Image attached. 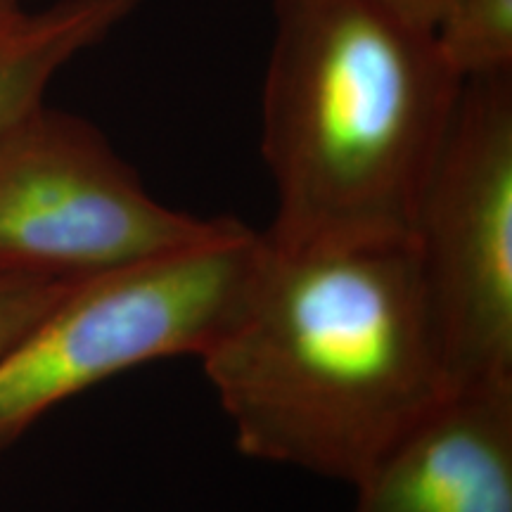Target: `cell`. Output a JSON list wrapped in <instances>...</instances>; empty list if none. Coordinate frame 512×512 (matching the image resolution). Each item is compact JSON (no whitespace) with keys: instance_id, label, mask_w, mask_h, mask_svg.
<instances>
[{"instance_id":"cell-9","label":"cell","mask_w":512,"mask_h":512,"mask_svg":"<svg viewBox=\"0 0 512 512\" xmlns=\"http://www.w3.org/2000/svg\"><path fill=\"white\" fill-rule=\"evenodd\" d=\"M81 278L0 275V356L24 337Z\"/></svg>"},{"instance_id":"cell-4","label":"cell","mask_w":512,"mask_h":512,"mask_svg":"<svg viewBox=\"0 0 512 512\" xmlns=\"http://www.w3.org/2000/svg\"><path fill=\"white\" fill-rule=\"evenodd\" d=\"M238 223L166 207L93 121L48 102L0 131V275L88 278Z\"/></svg>"},{"instance_id":"cell-6","label":"cell","mask_w":512,"mask_h":512,"mask_svg":"<svg viewBox=\"0 0 512 512\" xmlns=\"http://www.w3.org/2000/svg\"><path fill=\"white\" fill-rule=\"evenodd\" d=\"M351 489V512H512V380L451 384Z\"/></svg>"},{"instance_id":"cell-5","label":"cell","mask_w":512,"mask_h":512,"mask_svg":"<svg viewBox=\"0 0 512 512\" xmlns=\"http://www.w3.org/2000/svg\"><path fill=\"white\" fill-rule=\"evenodd\" d=\"M408 240L451 384L512 380V72L463 83Z\"/></svg>"},{"instance_id":"cell-7","label":"cell","mask_w":512,"mask_h":512,"mask_svg":"<svg viewBox=\"0 0 512 512\" xmlns=\"http://www.w3.org/2000/svg\"><path fill=\"white\" fill-rule=\"evenodd\" d=\"M143 0H50L0 15V131L46 102L53 81L105 43Z\"/></svg>"},{"instance_id":"cell-11","label":"cell","mask_w":512,"mask_h":512,"mask_svg":"<svg viewBox=\"0 0 512 512\" xmlns=\"http://www.w3.org/2000/svg\"><path fill=\"white\" fill-rule=\"evenodd\" d=\"M43 0H0V15H10V12H19L41 5Z\"/></svg>"},{"instance_id":"cell-2","label":"cell","mask_w":512,"mask_h":512,"mask_svg":"<svg viewBox=\"0 0 512 512\" xmlns=\"http://www.w3.org/2000/svg\"><path fill=\"white\" fill-rule=\"evenodd\" d=\"M463 83L377 0H273L264 233L285 245L406 240Z\"/></svg>"},{"instance_id":"cell-3","label":"cell","mask_w":512,"mask_h":512,"mask_svg":"<svg viewBox=\"0 0 512 512\" xmlns=\"http://www.w3.org/2000/svg\"><path fill=\"white\" fill-rule=\"evenodd\" d=\"M261 233H230L76 280L0 356V453L60 403L126 370L174 356L200 358L242 309Z\"/></svg>"},{"instance_id":"cell-10","label":"cell","mask_w":512,"mask_h":512,"mask_svg":"<svg viewBox=\"0 0 512 512\" xmlns=\"http://www.w3.org/2000/svg\"><path fill=\"white\" fill-rule=\"evenodd\" d=\"M382 8H387L392 15H396L403 22L413 24V27L432 31L441 12L451 0H377Z\"/></svg>"},{"instance_id":"cell-8","label":"cell","mask_w":512,"mask_h":512,"mask_svg":"<svg viewBox=\"0 0 512 512\" xmlns=\"http://www.w3.org/2000/svg\"><path fill=\"white\" fill-rule=\"evenodd\" d=\"M434 46L460 81L512 72V0H451Z\"/></svg>"},{"instance_id":"cell-1","label":"cell","mask_w":512,"mask_h":512,"mask_svg":"<svg viewBox=\"0 0 512 512\" xmlns=\"http://www.w3.org/2000/svg\"><path fill=\"white\" fill-rule=\"evenodd\" d=\"M200 361L247 458L347 486L451 387L408 238L261 233L242 309Z\"/></svg>"}]
</instances>
